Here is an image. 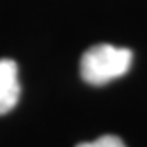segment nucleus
<instances>
[{"label":"nucleus","mask_w":147,"mask_h":147,"mask_svg":"<svg viewBox=\"0 0 147 147\" xmlns=\"http://www.w3.org/2000/svg\"><path fill=\"white\" fill-rule=\"evenodd\" d=\"M133 53L128 48L113 45L90 46L80 60V75L90 85H105L115 78L124 76L131 67Z\"/></svg>","instance_id":"obj_1"},{"label":"nucleus","mask_w":147,"mask_h":147,"mask_svg":"<svg viewBox=\"0 0 147 147\" xmlns=\"http://www.w3.org/2000/svg\"><path fill=\"white\" fill-rule=\"evenodd\" d=\"M22 87L18 80V66L11 59H0V115L11 112L20 99Z\"/></svg>","instance_id":"obj_2"},{"label":"nucleus","mask_w":147,"mask_h":147,"mask_svg":"<svg viewBox=\"0 0 147 147\" xmlns=\"http://www.w3.org/2000/svg\"><path fill=\"white\" fill-rule=\"evenodd\" d=\"M76 147H126V144L115 135H103L94 142H83Z\"/></svg>","instance_id":"obj_3"}]
</instances>
